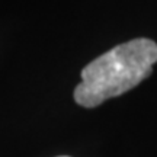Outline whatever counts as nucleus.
Masks as SVG:
<instances>
[{
  "instance_id": "1",
  "label": "nucleus",
  "mask_w": 157,
  "mask_h": 157,
  "mask_svg": "<svg viewBox=\"0 0 157 157\" xmlns=\"http://www.w3.org/2000/svg\"><path fill=\"white\" fill-rule=\"evenodd\" d=\"M157 44L150 38H135L99 56L82 70V82L74 89V101L95 108L111 98L134 89L153 73Z\"/></svg>"
},
{
  "instance_id": "2",
  "label": "nucleus",
  "mask_w": 157,
  "mask_h": 157,
  "mask_svg": "<svg viewBox=\"0 0 157 157\" xmlns=\"http://www.w3.org/2000/svg\"><path fill=\"white\" fill-rule=\"evenodd\" d=\"M61 157H68V156H61Z\"/></svg>"
}]
</instances>
